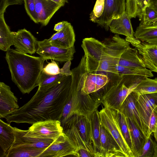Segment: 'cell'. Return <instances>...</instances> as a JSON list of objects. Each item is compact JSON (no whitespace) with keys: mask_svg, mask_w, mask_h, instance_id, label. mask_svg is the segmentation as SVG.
<instances>
[{"mask_svg":"<svg viewBox=\"0 0 157 157\" xmlns=\"http://www.w3.org/2000/svg\"><path fill=\"white\" fill-rule=\"evenodd\" d=\"M72 81L71 75H66L46 91L37 90L26 103L5 117L9 123L59 120L67 102Z\"/></svg>","mask_w":157,"mask_h":157,"instance_id":"cell-1","label":"cell"},{"mask_svg":"<svg viewBox=\"0 0 157 157\" xmlns=\"http://www.w3.org/2000/svg\"><path fill=\"white\" fill-rule=\"evenodd\" d=\"M13 82L23 94H29L39 86L40 76L45 59L10 48L6 54Z\"/></svg>","mask_w":157,"mask_h":157,"instance_id":"cell-2","label":"cell"},{"mask_svg":"<svg viewBox=\"0 0 157 157\" xmlns=\"http://www.w3.org/2000/svg\"><path fill=\"white\" fill-rule=\"evenodd\" d=\"M86 71L85 58L83 56L78 66L71 70L70 88L59 120L62 127L74 115L82 114L90 116L100 105L90 94H82L83 75Z\"/></svg>","mask_w":157,"mask_h":157,"instance_id":"cell-3","label":"cell"},{"mask_svg":"<svg viewBox=\"0 0 157 157\" xmlns=\"http://www.w3.org/2000/svg\"><path fill=\"white\" fill-rule=\"evenodd\" d=\"M81 47L84 52L87 72L119 75L118 63L109 53L104 42L93 37L86 38L83 39Z\"/></svg>","mask_w":157,"mask_h":157,"instance_id":"cell-4","label":"cell"},{"mask_svg":"<svg viewBox=\"0 0 157 157\" xmlns=\"http://www.w3.org/2000/svg\"><path fill=\"white\" fill-rule=\"evenodd\" d=\"M100 123L112 136L125 157H133L122 134L119 120L118 111L104 107L99 111Z\"/></svg>","mask_w":157,"mask_h":157,"instance_id":"cell-5","label":"cell"},{"mask_svg":"<svg viewBox=\"0 0 157 157\" xmlns=\"http://www.w3.org/2000/svg\"><path fill=\"white\" fill-rule=\"evenodd\" d=\"M63 132L59 120L40 121L32 124L27 130H24V136L36 138L56 140Z\"/></svg>","mask_w":157,"mask_h":157,"instance_id":"cell-6","label":"cell"},{"mask_svg":"<svg viewBox=\"0 0 157 157\" xmlns=\"http://www.w3.org/2000/svg\"><path fill=\"white\" fill-rule=\"evenodd\" d=\"M75 52L73 46L63 48L51 44L48 39L38 41L36 52L45 60L51 59L61 62L71 61Z\"/></svg>","mask_w":157,"mask_h":157,"instance_id":"cell-7","label":"cell"},{"mask_svg":"<svg viewBox=\"0 0 157 157\" xmlns=\"http://www.w3.org/2000/svg\"><path fill=\"white\" fill-rule=\"evenodd\" d=\"M136 105L141 122L143 133L147 138L149 120L154 109L157 106V93L137 94Z\"/></svg>","mask_w":157,"mask_h":157,"instance_id":"cell-8","label":"cell"},{"mask_svg":"<svg viewBox=\"0 0 157 157\" xmlns=\"http://www.w3.org/2000/svg\"><path fill=\"white\" fill-rule=\"evenodd\" d=\"M77 150L72 141L63 132L45 148L39 157L77 156Z\"/></svg>","mask_w":157,"mask_h":157,"instance_id":"cell-9","label":"cell"},{"mask_svg":"<svg viewBox=\"0 0 157 157\" xmlns=\"http://www.w3.org/2000/svg\"><path fill=\"white\" fill-rule=\"evenodd\" d=\"M125 11V0H105L102 14L92 21L98 23L108 30L111 21L113 19L118 18Z\"/></svg>","mask_w":157,"mask_h":157,"instance_id":"cell-10","label":"cell"},{"mask_svg":"<svg viewBox=\"0 0 157 157\" xmlns=\"http://www.w3.org/2000/svg\"><path fill=\"white\" fill-rule=\"evenodd\" d=\"M125 39L137 50L146 67L157 73V45L143 42L135 37H126Z\"/></svg>","mask_w":157,"mask_h":157,"instance_id":"cell-11","label":"cell"},{"mask_svg":"<svg viewBox=\"0 0 157 157\" xmlns=\"http://www.w3.org/2000/svg\"><path fill=\"white\" fill-rule=\"evenodd\" d=\"M12 33L14 37L13 45L17 50L31 55L36 52L38 40L29 31L24 28Z\"/></svg>","mask_w":157,"mask_h":157,"instance_id":"cell-12","label":"cell"},{"mask_svg":"<svg viewBox=\"0 0 157 157\" xmlns=\"http://www.w3.org/2000/svg\"><path fill=\"white\" fill-rule=\"evenodd\" d=\"M18 99L11 91L10 87L3 82H0V118L7 115L19 108Z\"/></svg>","mask_w":157,"mask_h":157,"instance_id":"cell-13","label":"cell"},{"mask_svg":"<svg viewBox=\"0 0 157 157\" xmlns=\"http://www.w3.org/2000/svg\"><path fill=\"white\" fill-rule=\"evenodd\" d=\"M108 75L103 73L88 72L83 75L81 93L83 94L96 92L102 88L108 82Z\"/></svg>","mask_w":157,"mask_h":157,"instance_id":"cell-14","label":"cell"},{"mask_svg":"<svg viewBox=\"0 0 157 157\" xmlns=\"http://www.w3.org/2000/svg\"><path fill=\"white\" fill-rule=\"evenodd\" d=\"M90 116L82 114H75L67 121L63 128V129L70 126H75L77 128L82 139L87 144L93 147Z\"/></svg>","mask_w":157,"mask_h":157,"instance_id":"cell-15","label":"cell"},{"mask_svg":"<svg viewBox=\"0 0 157 157\" xmlns=\"http://www.w3.org/2000/svg\"><path fill=\"white\" fill-rule=\"evenodd\" d=\"M63 132L72 141L77 150V157H88L90 154L95 157L93 147L82 139L76 127L70 126L63 129Z\"/></svg>","mask_w":157,"mask_h":157,"instance_id":"cell-16","label":"cell"},{"mask_svg":"<svg viewBox=\"0 0 157 157\" xmlns=\"http://www.w3.org/2000/svg\"><path fill=\"white\" fill-rule=\"evenodd\" d=\"M39 23L47 25L56 12L62 6L51 0H34Z\"/></svg>","mask_w":157,"mask_h":157,"instance_id":"cell-17","label":"cell"},{"mask_svg":"<svg viewBox=\"0 0 157 157\" xmlns=\"http://www.w3.org/2000/svg\"><path fill=\"white\" fill-rule=\"evenodd\" d=\"M13 129L15 140L11 148L24 146L45 148L49 146L54 141L49 139L25 136H24V130L15 127H13Z\"/></svg>","mask_w":157,"mask_h":157,"instance_id":"cell-18","label":"cell"},{"mask_svg":"<svg viewBox=\"0 0 157 157\" xmlns=\"http://www.w3.org/2000/svg\"><path fill=\"white\" fill-rule=\"evenodd\" d=\"M48 40L51 44L61 48L74 46L75 35L72 26L68 22L63 29L54 34Z\"/></svg>","mask_w":157,"mask_h":157,"instance_id":"cell-19","label":"cell"},{"mask_svg":"<svg viewBox=\"0 0 157 157\" xmlns=\"http://www.w3.org/2000/svg\"><path fill=\"white\" fill-rule=\"evenodd\" d=\"M100 139L103 157H125L114 138L101 124Z\"/></svg>","mask_w":157,"mask_h":157,"instance_id":"cell-20","label":"cell"},{"mask_svg":"<svg viewBox=\"0 0 157 157\" xmlns=\"http://www.w3.org/2000/svg\"><path fill=\"white\" fill-rule=\"evenodd\" d=\"M71 61L66 62L61 69V73L55 75H50L41 71L39 80L38 90L42 92L46 91L56 85L66 75H71L70 70Z\"/></svg>","mask_w":157,"mask_h":157,"instance_id":"cell-21","label":"cell"},{"mask_svg":"<svg viewBox=\"0 0 157 157\" xmlns=\"http://www.w3.org/2000/svg\"><path fill=\"white\" fill-rule=\"evenodd\" d=\"M137 95V94L133 91L131 92L126 98L118 111L124 114L127 118L132 120L138 128L143 133L141 122L136 105Z\"/></svg>","mask_w":157,"mask_h":157,"instance_id":"cell-22","label":"cell"},{"mask_svg":"<svg viewBox=\"0 0 157 157\" xmlns=\"http://www.w3.org/2000/svg\"><path fill=\"white\" fill-rule=\"evenodd\" d=\"M130 19L125 11L118 18L111 21L109 25L110 31L113 33L124 35L126 37L134 38V33Z\"/></svg>","mask_w":157,"mask_h":157,"instance_id":"cell-23","label":"cell"},{"mask_svg":"<svg viewBox=\"0 0 157 157\" xmlns=\"http://www.w3.org/2000/svg\"><path fill=\"white\" fill-rule=\"evenodd\" d=\"M118 65L131 68H146L142 56L137 50L130 47L121 54Z\"/></svg>","mask_w":157,"mask_h":157,"instance_id":"cell-24","label":"cell"},{"mask_svg":"<svg viewBox=\"0 0 157 157\" xmlns=\"http://www.w3.org/2000/svg\"><path fill=\"white\" fill-rule=\"evenodd\" d=\"M93 142V147L95 157H103L100 139V119L98 109L94 110L90 116Z\"/></svg>","mask_w":157,"mask_h":157,"instance_id":"cell-25","label":"cell"},{"mask_svg":"<svg viewBox=\"0 0 157 157\" xmlns=\"http://www.w3.org/2000/svg\"><path fill=\"white\" fill-rule=\"evenodd\" d=\"M134 36L143 42L157 45V21L148 25H140Z\"/></svg>","mask_w":157,"mask_h":157,"instance_id":"cell-26","label":"cell"},{"mask_svg":"<svg viewBox=\"0 0 157 157\" xmlns=\"http://www.w3.org/2000/svg\"><path fill=\"white\" fill-rule=\"evenodd\" d=\"M127 118L130 131L132 143V151L133 157H139L147 138L132 120L129 118Z\"/></svg>","mask_w":157,"mask_h":157,"instance_id":"cell-27","label":"cell"},{"mask_svg":"<svg viewBox=\"0 0 157 157\" xmlns=\"http://www.w3.org/2000/svg\"><path fill=\"white\" fill-rule=\"evenodd\" d=\"M14 140L13 127L0 119V147L2 151L0 157H5Z\"/></svg>","mask_w":157,"mask_h":157,"instance_id":"cell-28","label":"cell"},{"mask_svg":"<svg viewBox=\"0 0 157 157\" xmlns=\"http://www.w3.org/2000/svg\"><path fill=\"white\" fill-rule=\"evenodd\" d=\"M14 39L12 32L7 24L4 13L0 14V49L7 52L14 45Z\"/></svg>","mask_w":157,"mask_h":157,"instance_id":"cell-29","label":"cell"},{"mask_svg":"<svg viewBox=\"0 0 157 157\" xmlns=\"http://www.w3.org/2000/svg\"><path fill=\"white\" fill-rule=\"evenodd\" d=\"M44 149L31 147L20 146L12 147L7 152L5 157H39Z\"/></svg>","mask_w":157,"mask_h":157,"instance_id":"cell-30","label":"cell"},{"mask_svg":"<svg viewBox=\"0 0 157 157\" xmlns=\"http://www.w3.org/2000/svg\"><path fill=\"white\" fill-rule=\"evenodd\" d=\"M132 91L138 95L157 93V78L152 79L146 77Z\"/></svg>","mask_w":157,"mask_h":157,"instance_id":"cell-31","label":"cell"},{"mask_svg":"<svg viewBox=\"0 0 157 157\" xmlns=\"http://www.w3.org/2000/svg\"><path fill=\"white\" fill-rule=\"evenodd\" d=\"M117 70L119 75H137L148 77H152L154 76L152 71L146 68H131L118 65Z\"/></svg>","mask_w":157,"mask_h":157,"instance_id":"cell-32","label":"cell"},{"mask_svg":"<svg viewBox=\"0 0 157 157\" xmlns=\"http://www.w3.org/2000/svg\"><path fill=\"white\" fill-rule=\"evenodd\" d=\"M137 16L140 22V25H148L157 21V12L150 5L139 12Z\"/></svg>","mask_w":157,"mask_h":157,"instance_id":"cell-33","label":"cell"},{"mask_svg":"<svg viewBox=\"0 0 157 157\" xmlns=\"http://www.w3.org/2000/svg\"><path fill=\"white\" fill-rule=\"evenodd\" d=\"M118 114L122 134L128 145L132 151V140L127 118L124 114L119 111H118Z\"/></svg>","mask_w":157,"mask_h":157,"instance_id":"cell-34","label":"cell"},{"mask_svg":"<svg viewBox=\"0 0 157 157\" xmlns=\"http://www.w3.org/2000/svg\"><path fill=\"white\" fill-rule=\"evenodd\" d=\"M157 144L151 136L147 138L139 157H154L155 150Z\"/></svg>","mask_w":157,"mask_h":157,"instance_id":"cell-35","label":"cell"},{"mask_svg":"<svg viewBox=\"0 0 157 157\" xmlns=\"http://www.w3.org/2000/svg\"><path fill=\"white\" fill-rule=\"evenodd\" d=\"M23 2L26 12L31 19L35 23H39L36 11L35 0H23Z\"/></svg>","mask_w":157,"mask_h":157,"instance_id":"cell-36","label":"cell"},{"mask_svg":"<svg viewBox=\"0 0 157 157\" xmlns=\"http://www.w3.org/2000/svg\"><path fill=\"white\" fill-rule=\"evenodd\" d=\"M138 5L136 0H127L125 3V12L130 18L137 16Z\"/></svg>","mask_w":157,"mask_h":157,"instance_id":"cell-37","label":"cell"},{"mask_svg":"<svg viewBox=\"0 0 157 157\" xmlns=\"http://www.w3.org/2000/svg\"><path fill=\"white\" fill-rule=\"evenodd\" d=\"M105 0H97L94 9L90 14V20L92 21L100 16L104 9Z\"/></svg>","mask_w":157,"mask_h":157,"instance_id":"cell-38","label":"cell"},{"mask_svg":"<svg viewBox=\"0 0 157 157\" xmlns=\"http://www.w3.org/2000/svg\"><path fill=\"white\" fill-rule=\"evenodd\" d=\"M42 71L45 73L50 75H55L61 73L60 69L57 63L54 60H51V62L49 63Z\"/></svg>","mask_w":157,"mask_h":157,"instance_id":"cell-39","label":"cell"},{"mask_svg":"<svg viewBox=\"0 0 157 157\" xmlns=\"http://www.w3.org/2000/svg\"><path fill=\"white\" fill-rule=\"evenodd\" d=\"M157 127V106L154 109L150 117L148 124L147 137H149Z\"/></svg>","mask_w":157,"mask_h":157,"instance_id":"cell-40","label":"cell"},{"mask_svg":"<svg viewBox=\"0 0 157 157\" xmlns=\"http://www.w3.org/2000/svg\"><path fill=\"white\" fill-rule=\"evenodd\" d=\"M67 22V21H63L58 23L55 25L54 30L56 32L61 31L64 28Z\"/></svg>","mask_w":157,"mask_h":157,"instance_id":"cell-41","label":"cell"},{"mask_svg":"<svg viewBox=\"0 0 157 157\" xmlns=\"http://www.w3.org/2000/svg\"><path fill=\"white\" fill-rule=\"evenodd\" d=\"M56 3L63 6L66 3L68 2V0H51Z\"/></svg>","mask_w":157,"mask_h":157,"instance_id":"cell-42","label":"cell"},{"mask_svg":"<svg viewBox=\"0 0 157 157\" xmlns=\"http://www.w3.org/2000/svg\"><path fill=\"white\" fill-rule=\"evenodd\" d=\"M149 5L157 12V2L151 3Z\"/></svg>","mask_w":157,"mask_h":157,"instance_id":"cell-43","label":"cell"},{"mask_svg":"<svg viewBox=\"0 0 157 157\" xmlns=\"http://www.w3.org/2000/svg\"><path fill=\"white\" fill-rule=\"evenodd\" d=\"M155 140L157 143V127H156L155 130L153 132Z\"/></svg>","mask_w":157,"mask_h":157,"instance_id":"cell-44","label":"cell"},{"mask_svg":"<svg viewBox=\"0 0 157 157\" xmlns=\"http://www.w3.org/2000/svg\"><path fill=\"white\" fill-rule=\"evenodd\" d=\"M154 157H157V146L156 147L155 149Z\"/></svg>","mask_w":157,"mask_h":157,"instance_id":"cell-45","label":"cell"},{"mask_svg":"<svg viewBox=\"0 0 157 157\" xmlns=\"http://www.w3.org/2000/svg\"><path fill=\"white\" fill-rule=\"evenodd\" d=\"M156 2H157V0H151L150 4L151 3H154Z\"/></svg>","mask_w":157,"mask_h":157,"instance_id":"cell-46","label":"cell"}]
</instances>
